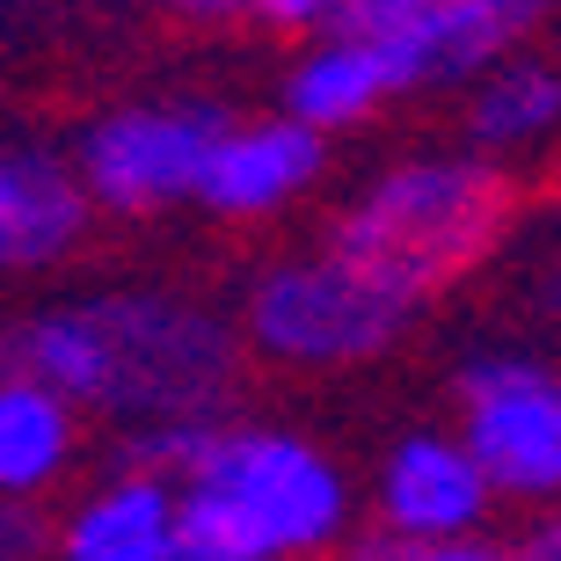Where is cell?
I'll use <instances>...</instances> for the list:
<instances>
[{
    "mask_svg": "<svg viewBox=\"0 0 561 561\" xmlns=\"http://www.w3.org/2000/svg\"><path fill=\"white\" fill-rule=\"evenodd\" d=\"M511 561H561V518H533L511 540Z\"/></svg>",
    "mask_w": 561,
    "mask_h": 561,
    "instance_id": "obj_18",
    "label": "cell"
},
{
    "mask_svg": "<svg viewBox=\"0 0 561 561\" xmlns=\"http://www.w3.org/2000/svg\"><path fill=\"white\" fill-rule=\"evenodd\" d=\"M394 66L379 59V44L365 30H329V37H307L299 59L285 66V88H277V110H291L299 125H313L321 139L329 131H351L365 117L394 103Z\"/></svg>",
    "mask_w": 561,
    "mask_h": 561,
    "instance_id": "obj_12",
    "label": "cell"
},
{
    "mask_svg": "<svg viewBox=\"0 0 561 561\" xmlns=\"http://www.w3.org/2000/svg\"><path fill=\"white\" fill-rule=\"evenodd\" d=\"M73 453H81V409L22 373L0 379V496L44 503L66 481Z\"/></svg>",
    "mask_w": 561,
    "mask_h": 561,
    "instance_id": "obj_13",
    "label": "cell"
},
{
    "mask_svg": "<svg viewBox=\"0 0 561 561\" xmlns=\"http://www.w3.org/2000/svg\"><path fill=\"white\" fill-rule=\"evenodd\" d=\"M547 291H554V307H561V255H554V285H547Z\"/></svg>",
    "mask_w": 561,
    "mask_h": 561,
    "instance_id": "obj_20",
    "label": "cell"
},
{
    "mask_svg": "<svg viewBox=\"0 0 561 561\" xmlns=\"http://www.w3.org/2000/svg\"><path fill=\"white\" fill-rule=\"evenodd\" d=\"M249 335L183 291H88L37 307L8 329V373L66 394L81 416L146 423H219L241 387Z\"/></svg>",
    "mask_w": 561,
    "mask_h": 561,
    "instance_id": "obj_1",
    "label": "cell"
},
{
    "mask_svg": "<svg viewBox=\"0 0 561 561\" xmlns=\"http://www.w3.org/2000/svg\"><path fill=\"white\" fill-rule=\"evenodd\" d=\"M351 540V474L277 423H211L183 474V561H321Z\"/></svg>",
    "mask_w": 561,
    "mask_h": 561,
    "instance_id": "obj_2",
    "label": "cell"
},
{
    "mask_svg": "<svg viewBox=\"0 0 561 561\" xmlns=\"http://www.w3.org/2000/svg\"><path fill=\"white\" fill-rule=\"evenodd\" d=\"M227 110L219 103H117L95 110L73 139L95 205L117 219H153V211L197 205L205 168L227 139Z\"/></svg>",
    "mask_w": 561,
    "mask_h": 561,
    "instance_id": "obj_5",
    "label": "cell"
},
{
    "mask_svg": "<svg viewBox=\"0 0 561 561\" xmlns=\"http://www.w3.org/2000/svg\"><path fill=\"white\" fill-rule=\"evenodd\" d=\"M540 22L547 0H387L351 30L379 44L401 95H431V88H474L481 73L518 59Z\"/></svg>",
    "mask_w": 561,
    "mask_h": 561,
    "instance_id": "obj_7",
    "label": "cell"
},
{
    "mask_svg": "<svg viewBox=\"0 0 561 561\" xmlns=\"http://www.w3.org/2000/svg\"><path fill=\"white\" fill-rule=\"evenodd\" d=\"M496 503V481L481 474L467 437L445 431H409L379 453L373 474V518L387 540L431 547V540H474Z\"/></svg>",
    "mask_w": 561,
    "mask_h": 561,
    "instance_id": "obj_8",
    "label": "cell"
},
{
    "mask_svg": "<svg viewBox=\"0 0 561 561\" xmlns=\"http://www.w3.org/2000/svg\"><path fill=\"white\" fill-rule=\"evenodd\" d=\"M511 227V175L481 153H409L329 219V249L423 307L459 285Z\"/></svg>",
    "mask_w": 561,
    "mask_h": 561,
    "instance_id": "obj_3",
    "label": "cell"
},
{
    "mask_svg": "<svg viewBox=\"0 0 561 561\" xmlns=\"http://www.w3.org/2000/svg\"><path fill=\"white\" fill-rule=\"evenodd\" d=\"M37 547H51V533L30 518V503H8V518H0V561H30Z\"/></svg>",
    "mask_w": 561,
    "mask_h": 561,
    "instance_id": "obj_17",
    "label": "cell"
},
{
    "mask_svg": "<svg viewBox=\"0 0 561 561\" xmlns=\"http://www.w3.org/2000/svg\"><path fill=\"white\" fill-rule=\"evenodd\" d=\"M161 8L183 22H249L255 15V0H161Z\"/></svg>",
    "mask_w": 561,
    "mask_h": 561,
    "instance_id": "obj_19",
    "label": "cell"
},
{
    "mask_svg": "<svg viewBox=\"0 0 561 561\" xmlns=\"http://www.w3.org/2000/svg\"><path fill=\"white\" fill-rule=\"evenodd\" d=\"M95 190L81 161L59 146H8L0 161V263L8 271H51L88 241L95 227Z\"/></svg>",
    "mask_w": 561,
    "mask_h": 561,
    "instance_id": "obj_11",
    "label": "cell"
},
{
    "mask_svg": "<svg viewBox=\"0 0 561 561\" xmlns=\"http://www.w3.org/2000/svg\"><path fill=\"white\" fill-rule=\"evenodd\" d=\"M459 437L511 503L561 496V365L533 351H481L453 379Z\"/></svg>",
    "mask_w": 561,
    "mask_h": 561,
    "instance_id": "obj_6",
    "label": "cell"
},
{
    "mask_svg": "<svg viewBox=\"0 0 561 561\" xmlns=\"http://www.w3.org/2000/svg\"><path fill=\"white\" fill-rule=\"evenodd\" d=\"M51 561H183V481L117 467L51 525Z\"/></svg>",
    "mask_w": 561,
    "mask_h": 561,
    "instance_id": "obj_10",
    "label": "cell"
},
{
    "mask_svg": "<svg viewBox=\"0 0 561 561\" xmlns=\"http://www.w3.org/2000/svg\"><path fill=\"white\" fill-rule=\"evenodd\" d=\"M357 561H511L496 554V547H481V540H431V547H401L379 533L373 547H357Z\"/></svg>",
    "mask_w": 561,
    "mask_h": 561,
    "instance_id": "obj_16",
    "label": "cell"
},
{
    "mask_svg": "<svg viewBox=\"0 0 561 561\" xmlns=\"http://www.w3.org/2000/svg\"><path fill=\"white\" fill-rule=\"evenodd\" d=\"M409 313L416 307L401 291H387L379 277L321 249V255H285V263L249 277L241 335L255 357H271L285 373H351V365H373L379 351H394Z\"/></svg>",
    "mask_w": 561,
    "mask_h": 561,
    "instance_id": "obj_4",
    "label": "cell"
},
{
    "mask_svg": "<svg viewBox=\"0 0 561 561\" xmlns=\"http://www.w3.org/2000/svg\"><path fill=\"white\" fill-rule=\"evenodd\" d=\"M387 0H255L249 22H271V30H299V37H329V30H351Z\"/></svg>",
    "mask_w": 561,
    "mask_h": 561,
    "instance_id": "obj_15",
    "label": "cell"
},
{
    "mask_svg": "<svg viewBox=\"0 0 561 561\" xmlns=\"http://www.w3.org/2000/svg\"><path fill=\"white\" fill-rule=\"evenodd\" d=\"M329 168V139L313 125H299L291 110H271V117H233L219 153L205 168V190L197 205L211 219H277L321 183Z\"/></svg>",
    "mask_w": 561,
    "mask_h": 561,
    "instance_id": "obj_9",
    "label": "cell"
},
{
    "mask_svg": "<svg viewBox=\"0 0 561 561\" xmlns=\"http://www.w3.org/2000/svg\"><path fill=\"white\" fill-rule=\"evenodd\" d=\"M547 139H561V66L518 51L467 88V146L481 161H518Z\"/></svg>",
    "mask_w": 561,
    "mask_h": 561,
    "instance_id": "obj_14",
    "label": "cell"
}]
</instances>
